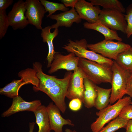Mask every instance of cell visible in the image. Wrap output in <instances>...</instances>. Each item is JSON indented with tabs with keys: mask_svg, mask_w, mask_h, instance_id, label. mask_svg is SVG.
I'll list each match as a JSON object with an SVG mask.
<instances>
[{
	"mask_svg": "<svg viewBox=\"0 0 132 132\" xmlns=\"http://www.w3.org/2000/svg\"><path fill=\"white\" fill-rule=\"evenodd\" d=\"M33 67L36 71L39 82L38 87L34 90L41 91L46 94L60 111L64 113L67 108L65 98L73 73L70 71L67 72L63 78L60 79L55 76L44 73L43 71L42 64L38 62L33 64Z\"/></svg>",
	"mask_w": 132,
	"mask_h": 132,
	"instance_id": "6da1fadb",
	"label": "cell"
},
{
	"mask_svg": "<svg viewBox=\"0 0 132 132\" xmlns=\"http://www.w3.org/2000/svg\"><path fill=\"white\" fill-rule=\"evenodd\" d=\"M78 67L86 77L95 85L111 84L113 76L111 67L83 58H80Z\"/></svg>",
	"mask_w": 132,
	"mask_h": 132,
	"instance_id": "7a4b0ae2",
	"label": "cell"
},
{
	"mask_svg": "<svg viewBox=\"0 0 132 132\" xmlns=\"http://www.w3.org/2000/svg\"><path fill=\"white\" fill-rule=\"evenodd\" d=\"M132 102L130 97H124L113 105H108L96 112L98 117L90 125L92 132H99L106 124L119 116L122 109L131 104Z\"/></svg>",
	"mask_w": 132,
	"mask_h": 132,
	"instance_id": "3957f363",
	"label": "cell"
},
{
	"mask_svg": "<svg viewBox=\"0 0 132 132\" xmlns=\"http://www.w3.org/2000/svg\"><path fill=\"white\" fill-rule=\"evenodd\" d=\"M68 42V44L62 47L68 52H73L80 58L86 59L109 67H111L113 65L114 60L88 50V44L86 39L75 41L69 39Z\"/></svg>",
	"mask_w": 132,
	"mask_h": 132,
	"instance_id": "277c9868",
	"label": "cell"
},
{
	"mask_svg": "<svg viewBox=\"0 0 132 132\" xmlns=\"http://www.w3.org/2000/svg\"><path fill=\"white\" fill-rule=\"evenodd\" d=\"M113 76L110 103L114 104L125 94L127 83L130 73L121 67L115 60L111 66Z\"/></svg>",
	"mask_w": 132,
	"mask_h": 132,
	"instance_id": "5b68a950",
	"label": "cell"
},
{
	"mask_svg": "<svg viewBox=\"0 0 132 132\" xmlns=\"http://www.w3.org/2000/svg\"><path fill=\"white\" fill-rule=\"evenodd\" d=\"M131 46L122 41L116 42L105 39L95 44H87L88 48L90 50L100 54L105 58L115 61L119 54Z\"/></svg>",
	"mask_w": 132,
	"mask_h": 132,
	"instance_id": "8992f818",
	"label": "cell"
},
{
	"mask_svg": "<svg viewBox=\"0 0 132 132\" xmlns=\"http://www.w3.org/2000/svg\"><path fill=\"white\" fill-rule=\"evenodd\" d=\"M99 20L110 29L126 33L127 23L124 14L120 11L114 9L103 8Z\"/></svg>",
	"mask_w": 132,
	"mask_h": 132,
	"instance_id": "52a82bcc",
	"label": "cell"
},
{
	"mask_svg": "<svg viewBox=\"0 0 132 132\" xmlns=\"http://www.w3.org/2000/svg\"><path fill=\"white\" fill-rule=\"evenodd\" d=\"M86 77L79 67L74 71L69 80L66 98L71 100L78 98L83 103L85 91L83 80Z\"/></svg>",
	"mask_w": 132,
	"mask_h": 132,
	"instance_id": "ba28073f",
	"label": "cell"
},
{
	"mask_svg": "<svg viewBox=\"0 0 132 132\" xmlns=\"http://www.w3.org/2000/svg\"><path fill=\"white\" fill-rule=\"evenodd\" d=\"M79 58L73 52L65 55L57 52L54 55L48 73L52 74L61 69L74 71L78 67Z\"/></svg>",
	"mask_w": 132,
	"mask_h": 132,
	"instance_id": "9c48e42d",
	"label": "cell"
},
{
	"mask_svg": "<svg viewBox=\"0 0 132 132\" xmlns=\"http://www.w3.org/2000/svg\"><path fill=\"white\" fill-rule=\"evenodd\" d=\"M26 10L25 1L19 0L14 3L8 13L10 26L14 30L23 29L29 24L25 15Z\"/></svg>",
	"mask_w": 132,
	"mask_h": 132,
	"instance_id": "30bf717a",
	"label": "cell"
},
{
	"mask_svg": "<svg viewBox=\"0 0 132 132\" xmlns=\"http://www.w3.org/2000/svg\"><path fill=\"white\" fill-rule=\"evenodd\" d=\"M25 15L29 24L42 30V21L46 13L45 8L39 0H26Z\"/></svg>",
	"mask_w": 132,
	"mask_h": 132,
	"instance_id": "8fae6325",
	"label": "cell"
},
{
	"mask_svg": "<svg viewBox=\"0 0 132 132\" xmlns=\"http://www.w3.org/2000/svg\"><path fill=\"white\" fill-rule=\"evenodd\" d=\"M75 8L81 19L89 23H93L99 20L101 10L99 6H94L90 2L84 0H78Z\"/></svg>",
	"mask_w": 132,
	"mask_h": 132,
	"instance_id": "7c38bea8",
	"label": "cell"
},
{
	"mask_svg": "<svg viewBox=\"0 0 132 132\" xmlns=\"http://www.w3.org/2000/svg\"><path fill=\"white\" fill-rule=\"evenodd\" d=\"M46 107L51 130H53L55 132H63L62 128L64 125L74 126L71 120L62 117L61 111L53 102H50Z\"/></svg>",
	"mask_w": 132,
	"mask_h": 132,
	"instance_id": "4fadbf2b",
	"label": "cell"
},
{
	"mask_svg": "<svg viewBox=\"0 0 132 132\" xmlns=\"http://www.w3.org/2000/svg\"><path fill=\"white\" fill-rule=\"evenodd\" d=\"M41 105L40 100L28 102L18 96L13 98L11 106L2 114L1 116L2 117H8L16 113L25 111L33 112Z\"/></svg>",
	"mask_w": 132,
	"mask_h": 132,
	"instance_id": "5bb4252c",
	"label": "cell"
},
{
	"mask_svg": "<svg viewBox=\"0 0 132 132\" xmlns=\"http://www.w3.org/2000/svg\"><path fill=\"white\" fill-rule=\"evenodd\" d=\"M49 17L56 21L55 23L51 26L52 29H55L61 26L70 27L73 23H78L82 20L74 7L71 8L69 10L59 14L51 15Z\"/></svg>",
	"mask_w": 132,
	"mask_h": 132,
	"instance_id": "9a60e30c",
	"label": "cell"
},
{
	"mask_svg": "<svg viewBox=\"0 0 132 132\" xmlns=\"http://www.w3.org/2000/svg\"><path fill=\"white\" fill-rule=\"evenodd\" d=\"M51 29V26H48L42 29L41 33L43 42L47 43L48 45V53L46 59L47 61V67L48 68L50 67L53 60L54 55L57 52L54 50L53 41L58 35L59 33L58 28L55 29L53 32L50 31Z\"/></svg>",
	"mask_w": 132,
	"mask_h": 132,
	"instance_id": "2e32d148",
	"label": "cell"
},
{
	"mask_svg": "<svg viewBox=\"0 0 132 132\" xmlns=\"http://www.w3.org/2000/svg\"><path fill=\"white\" fill-rule=\"evenodd\" d=\"M83 26L86 29L94 30L104 35L105 40H115L118 41L122 40V38L119 37L116 31L110 29L99 20L93 23L85 22L83 23Z\"/></svg>",
	"mask_w": 132,
	"mask_h": 132,
	"instance_id": "e0dca14e",
	"label": "cell"
},
{
	"mask_svg": "<svg viewBox=\"0 0 132 132\" xmlns=\"http://www.w3.org/2000/svg\"><path fill=\"white\" fill-rule=\"evenodd\" d=\"M85 88L83 103L88 108L94 107L97 96L96 85L94 84L86 77L83 80Z\"/></svg>",
	"mask_w": 132,
	"mask_h": 132,
	"instance_id": "ac0fdd59",
	"label": "cell"
},
{
	"mask_svg": "<svg viewBox=\"0 0 132 132\" xmlns=\"http://www.w3.org/2000/svg\"><path fill=\"white\" fill-rule=\"evenodd\" d=\"M33 112L38 127L37 132H50L51 130L46 107L41 105Z\"/></svg>",
	"mask_w": 132,
	"mask_h": 132,
	"instance_id": "d6986e66",
	"label": "cell"
},
{
	"mask_svg": "<svg viewBox=\"0 0 132 132\" xmlns=\"http://www.w3.org/2000/svg\"><path fill=\"white\" fill-rule=\"evenodd\" d=\"M96 88L97 96L94 107L100 110L107 107L110 103L111 88L105 89L97 85Z\"/></svg>",
	"mask_w": 132,
	"mask_h": 132,
	"instance_id": "ffe728a7",
	"label": "cell"
},
{
	"mask_svg": "<svg viewBox=\"0 0 132 132\" xmlns=\"http://www.w3.org/2000/svg\"><path fill=\"white\" fill-rule=\"evenodd\" d=\"M123 68L132 73V47L131 46L119 54L116 61Z\"/></svg>",
	"mask_w": 132,
	"mask_h": 132,
	"instance_id": "44dd1931",
	"label": "cell"
},
{
	"mask_svg": "<svg viewBox=\"0 0 132 132\" xmlns=\"http://www.w3.org/2000/svg\"><path fill=\"white\" fill-rule=\"evenodd\" d=\"M89 1L94 5L101 6L104 8L115 9L123 13L126 12V9L118 0H90Z\"/></svg>",
	"mask_w": 132,
	"mask_h": 132,
	"instance_id": "7402d4cb",
	"label": "cell"
},
{
	"mask_svg": "<svg viewBox=\"0 0 132 132\" xmlns=\"http://www.w3.org/2000/svg\"><path fill=\"white\" fill-rule=\"evenodd\" d=\"M128 120L119 116L110 122L99 132H114L121 128H125Z\"/></svg>",
	"mask_w": 132,
	"mask_h": 132,
	"instance_id": "603a6c76",
	"label": "cell"
},
{
	"mask_svg": "<svg viewBox=\"0 0 132 132\" xmlns=\"http://www.w3.org/2000/svg\"><path fill=\"white\" fill-rule=\"evenodd\" d=\"M40 1L44 7L46 12H49L47 17H49L57 11H63L64 12L69 11V8L66 7L62 3L53 2L46 0H40Z\"/></svg>",
	"mask_w": 132,
	"mask_h": 132,
	"instance_id": "cb8c5ba5",
	"label": "cell"
},
{
	"mask_svg": "<svg viewBox=\"0 0 132 132\" xmlns=\"http://www.w3.org/2000/svg\"><path fill=\"white\" fill-rule=\"evenodd\" d=\"M10 26L6 10L0 11V39L3 38Z\"/></svg>",
	"mask_w": 132,
	"mask_h": 132,
	"instance_id": "d4e9b609",
	"label": "cell"
},
{
	"mask_svg": "<svg viewBox=\"0 0 132 132\" xmlns=\"http://www.w3.org/2000/svg\"><path fill=\"white\" fill-rule=\"evenodd\" d=\"M125 12L124 16L127 23L126 33L127 37L129 38L132 35V4L127 7Z\"/></svg>",
	"mask_w": 132,
	"mask_h": 132,
	"instance_id": "484cf974",
	"label": "cell"
},
{
	"mask_svg": "<svg viewBox=\"0 0 132 132\" xmlns=\"http://www.w3.org/2000/svg\"><path fill=\"white\" fill-rule=\"evenodd\" d=\"M119 116L128 120L132 119V104L124 107L121 110Z\"/></svg>",
	"mask_w": 132,
	"mask_h": 132,
	"instance_id": "4316f807",
	"label": "cell"
},
{
	"mask_svg": "<svg viewBox=\"0 0 132 132\" xmlns=\"http://www.w3.org/2000/svg\"><path fill=\"white\" fill-rule=\"evenodd\" d=\"M82 103L78 98L73 99L71 100L69 103V108L73 111H78L81 109Z\"/></svg>",
	"mask_w": 132,
	"mask_h": 132,
	"instance_id": "83f0119b",
	"label": "cell"
},
{
	"mask_svg": "<svg viewBox=\"0 0 132 132\" xmlns=\"http://www.w3.org/2000/svg\"><path fill=\"white\" fill-rule=\"evenodd\" d=\"M125 93V94L132 98V73L130 74L128 79Z\"/></svg>",
	"mask_w": 132,
	"mask_h": 132,
	"instance_id": "f1b7e54d",
	"label": "cell"
},
{
	"mask_svg": "<svg viewBox=\"0 0 132 132\" xmlns=\"http://www.w3.org/2000/svg\"><path fill=\"white\" fill-rule=\"evenodd\" d=\"M13 1V0H0V11L6 10Z\"/></svg>",
	"mask_w": 132,
	"mask_h": 132,
	"instance_id": "f546056e",
	"label": "cell"
},
{
	"mask_svg": "<svg viewBox=\"0 0 132 132\" xmlns=\"http://www.w3.org/2000/svg\"><path fill=\"white\" fill-rule=\"evenodd\" d=\"M78 0H62L61 1L66 7H70L72 8L75 7V4Z\"/></svg>",
	"mask_w": 132,
	"mask_h": 132,
	"instance_id": "4dcf8cb0",
	"label": "cell"
},
{
	"mask_svg": "<svg viewBox=\"0 0 132 132\" xmlns=\"http://www.w3.org/2000/svg\"><path fill=\"white\" fill-rule=\"evenodd\" d=\"M125 128L126 132H132V119L128 120Z\"/></svg>",
	"mask_w": 132,
	"mask_h": 132,
	"instance_id": "1f68e13d",
	"label": "cell"
},
{
	"mask_svg": "<svg viewBox=\"0 0 132 132\" xmlns=\"http://www.w3.org/2000/svg\"><path fill=\"white\" fill-rule=\"evenodd\" d=\"M35 123L33 122L29 123V132H33Z\"/></svg>",
	"mask_w": 132,
	"mask_h": 132,
	"instance_id": "d6a6232c",
	"label": "cell"
},
{
	"mask_svg": "<svg viewBox=\"0 0 132 132\" xmlns=\"http://www.w3.org/2000/svg\"><path fill=\"white\" fill-rule=\"evenodd\" d=\"M72 131L70 129L68 128H66L65 130V132H71ZM72 132H77L76 131L74 130L72 131Z\"/></svg>",
	"mask_w": 132,
	"mask_h": 132,
	"instance_id": "836d02e7",
	"label": "cell"
},
{
	"mask_svg": "<svg viewBox=\"0 0 132 132\" xmlns=\"http://www.w3.org/2000/svg\"><path fill=\"white\" fill-rule=\"evenodd\" d=\"M131 104H132V103H131Z\"/></svg>",
	"mask_w": 132,
	"mask_h": 132,
	"instance_id": "e575fe53",
	"label": "cell"
}]
</instances>
